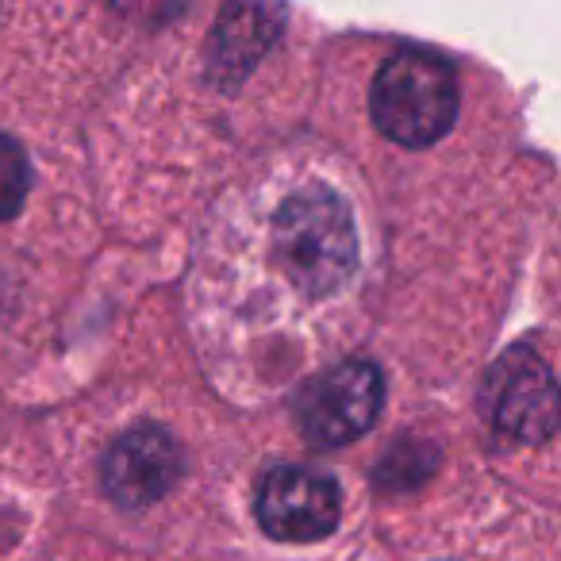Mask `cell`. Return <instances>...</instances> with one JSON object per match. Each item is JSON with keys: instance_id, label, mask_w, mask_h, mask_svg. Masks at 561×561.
<instances>
[{"instance_id": "2", "label": "cell", "mask_w": 561, "mask_h": 561, "mask_svg": "<svg viewBox=\"0 0 561 561\" xmlns=\"http://www.w3.org/2000/svg\"><path fill=\"white\" fill-rule=\"evenodd\" d=\"M369 112H374L385 139L408 150L431 147L458 119L454 66L431 50H400L377 73Z\"/></svg>"}, {"instance_id": "4", "label": "cell", "mask_w": 561, "mask_h": 561, "mask_svg": "<svg viewBox=\"0 0 561 561\" xmlns=\"http://www.w3.org/2000/svg\"><path fill=\"white\" fill-rule=\"evenodd\" d=\"M484 412L500 438L538 446L558 431V385L530 346H512L492 366L484 385Z\"/></svg>"}, {"instance_id": "8", "label": "cell", "mask_w": 561, "mask_h": 561, "mask_svg": "<svg viewBox=\"0 0 561 561\" xmlns=\"http://www.w3.org/2000/svg\"><path fill=\"white\" fill-rule=\"evenodd\" d=\"M27 188H32L27 154L20 150V142H12L9 135H0V219L16 216Z\"/></svg>"}, {"instance_id": "3", "label": "cell", "mask_w": 561, "mask_h": 561, "mask_svg": "<svg viewBox=\"0 0 561 561\" xmlns=\"http://www.w3.org/2000/svg\"><path fill=\"white\" fill-rule=\"evenodd\" d=\"M381 369L374 362H343L320 374L297 400L300 435L316 450H339L366 435L381 415Z\"/></svg>"}, {"instance_id": "6", "label": "cell", "mask_w": 561, "mask_h": 561, "mask_svg": "<svg viewBox=\"0 0 561 561\" xmlns=\"http://www.w3.org/2000/svg\"><path fill=\"white\" fill-rule=\"evenodd\" d=\"M185 477V450L158 423L119 435L101 461V484L119 512H147Z\"/></svg>"}, {"instance_id": "7", "label": "cell", "mask_w": 561, "mask_h": 561, "mask_svg": "<svg viewBox=\"0 0 561 561\" xmlns=\"http://www.w3.org/2000/svg\"><path fill=\"white\" fill-rule=\"evenodd\" d=\"M280 16L262 0H231L208 39V81L219 93H234L250 78L265 50L277 43Z\"/></svg>"}, {"instance_id": "1", "label": "cell", "mask_w": 561, "mask_h": 561, "mask_svg": "<svg viewBox=\"0 0 561 561\" xmlns=\"http://www.w3.org/2000/svg\"><path fill=\"white\" fill-rule=\"evenodd\" d=\"M270 262L300 300H335L358 273V227L346 196L320 181L285 193L270 216Z\"/></svg>"}, {"instance_id": "5", "label": "cell", "mask_w": 561, "mask_h": 561, "mask_svg": "<svg viewBox=\"0 0 561 561\" xmlns=\"http://www.w3.org/2000/svg\"><path fill=\"white\" fill-rule=\"evenodd\" d=\"M257 527L277 542H320L343 519V492L335 477L308 466H273L254 496Z\"/></svg>"}]
</instances>
